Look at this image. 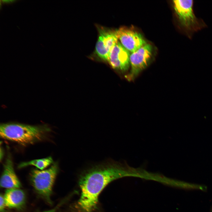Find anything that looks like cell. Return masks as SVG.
Segmentation results:
<instances>
[{
  "label": "cell",
  "mask_w": 212,
  "mask_h": 212,
  "mask_svg": "<svg viewBox=\"0 0 212 212\" xmlns=\"http://www.w3.org/2000/svg\"><path fill=\"white\" fill-rule=\"evenodd\" d=\"M127 174L124 167L111 160L85 171L79 179L81 194L78 201L79 207L83 212H92L96 208L99 196L105 187Z\"/></svg>",
  "instance_id": "cell-1"
},
{
  "label": "cell",
  "mask_w": 212,
  "mask_h": 212,
  "mask_svg": "<svg viewBox=\"0 0 212 212\" xmlns=\"http://www.w3.org/2000/svg\"><path fill=\"white\" fill-rule=\"evenodd\" d=\"M50 129L46 125H32L19 123H3L0 127L2 138L23 145L44 139Z\"/></svg>",
  "instance_id": "cell-2"
},
{
  "label": "cell",
  "mask_w": 212,
  "mask_h": 212,
  "mask_svg": "<svg viewBox=\"0 0 212 212\" xmlns=\"http://www.w3.org/2000/svg\"><path fill=\"white\" fill-rule=\"evenodd\" d=\"M58 171V163H55L47 169H34L30 174V181L34 189L49 203H51L52 187Z\"/></svg>",
  "instance_id": "cell-3"
},
{
  "label": "cell",
  "mask_w": 212,
  "mask_h": 212,
  "mask_svg": "<svg viewBox=\"0 0 212 212\" xmlns=\"http://www.w3.org/2000/svg\"><path fill=\"white\" fill-rule=\"evenodd\" d=\"M152 46L146 43L130 54L131 70L125 77L128 80H133L148 65L152 56Z\"/></svg>",
  "instance_id": "cell-4"
},
{
  "label": "cell",
  "mask_w": 212,
  "mask_h": 212,
  "mask_svg": "<svg viewBox=\"0 0 212 212\" xmlns=\"http://www.w3.org/2000/svg\"><path fill=\"white\" fill-rule=\"evenodd\" d=\"M99 37L95 48L97 55L102 60L107 61L110 53L118 42L116 30L102 26L98 27Z\"/></svg>",
  "instance_id": "cell-5"
},
{
  "label": "cell",
  "mask_w": 212,
  "mask_h": 212,
  "mask_svg": "<svg viewBox=\"0 0 212 212\" xmlns=\"http://www.w3.org/2000/svg\"><path fill=\"white\" fill-rule=\"evenodd\" d=\"M175 11L182 25L186 29H198L199 24L193 10V0H176L173 1Z\"/></svg>",
  "instance_id": "cell-6"
},
{
  "label": "cell",
  "mask_w": 212,
  "mask_h": 212,
  "mask_svg": "<svg viewBox=\"0 0 212 212\" xmlns=\"http://www.w3.org/2000/svg\"><path fill=\"white\" fill-rule=\"evenodd\" d=\"M116 32L118 40L121 44L132 53L146 43L140 33L132 29L122 27L117 30Z\"/></svg>",
  "instance_id": "cell-7"
},
{
  "label": "cell",
  "mask_w": 212,
  "mask_h": 212,
  "mask_svg": "<svg viewBox=\"0 0 212 212\" xmlns=\"http://www.w3.org/2000/svg\"><path fill=\"white\" fill-rule=\"evenodd\" d=\"M130 52L118 41L111 50L107 61L113 69L125 71L130 66Z\"/></svg>",
  "instance_id": "cell-8"
},
{
  "label": "cell",
  "mask_w": 212,
  "mask_h": 212,
  "mask_svg": "<svg viewBox=\"0 0 212 212\" xmlns=\"http://www.w3.org/2000/svg\"><path fill=\"white\" fill-rule=\"evenodd\" d=\"M1 187L7 189L20 188L21 183L14 171L11 156L8 153L1 175Z\"/></svg>",
  "instance_id": "cell-9"
},
{
  "label": "cell",
  "mask_w": 212,
  "mask_h": 212,
  "mask_svg": "<svg viewBox=\"0 0 212 212\" xmlns=\"http://www.w3.org/2000/svg\"><path fill=\"white\" fill-rule=\"evenodd\" d=\"M4 197L6 206L9 208H19L25 202L24 193L20 188L7 189Z\"/></svg>",
  "instance_id": "cell-10"
},
{
  "label": "cell",
  "mask_w": 212,
  "mask_h": 212,
  "mask_svg": "<svg viewBox=\"0 0 212 212\" xmlns=\"http://www.w3.org/2000/svg\"><path fill=\"white\" fill-rule=\"evenodd\" d=\"M52 157L49 156L41 159H36L30 161L24 162L19 164L18 168H21L29 165H33L40 170H44L53 163Z\"/></svg>",
  "instance_id": "cell-11"
},
{
  "label": "cell",
  "mask_w": 212,
  "mask_h": 212,
  "mask_svg": "<svg viewBox=\"0 0 212 212\" xmlns=\"http://www.w3.org/2000/svg\"><path fill=\"white\" fill-rule=\"evenodd\" d=\"M6 205L4 196L1 194L0 196V211L1 212H3L6 207Z\"/></svg>",
  "instance_id": "cell-12"
},
{
  "label": "cell",
  "mask_w": 212,
  "mask_h": 212,
  "mask_svg": "<svg viewBox=\"0 0 212 212\" xmlns=\"http://www.w3.org/2000/svg\"><path fill=\"white\" fill-rule=\"evenodd\" d=\"M4 152L3 149L1 147L0 148V160H1L3 156Z\"/></svg>",
  "instance_id": "cell-13"
},
{
  "label": "cell",
  "mask_w": 212,
  "mask_h": 212,
  "mask_svg": "<svg viewBox=\"0 0 212 212\" xmlns=\"http://www.w3.org/2000/svg\"><path fill=\"white\" fill-rule=\"evenodd\" d=\"M14 1H15L14 0H3L2 1V2L3 3H11L12 2H14Z\"/></svg>",
  "instance_id": "cell-14"
},
{
  "label": "cell",
  "mask_w": 212,
  "mask_h": 212,
  "mask_svg": "<svg viewBox=\"0 0 212 212\" xmlns=\"http://www.w3.org/2000/svg\"><path fill=\"white\" fill-rule=\"evenodd\" d=\"M57 208H54L51 210L45 211L43 212H55Z\"/></svg>",
  "instance_id": "cell-15"
}]
</instances>
